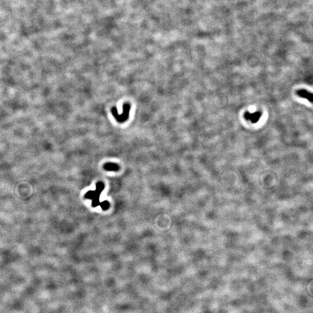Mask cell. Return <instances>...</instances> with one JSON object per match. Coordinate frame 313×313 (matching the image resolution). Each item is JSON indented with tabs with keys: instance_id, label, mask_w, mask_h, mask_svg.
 Returning <instances> with one entry per match:
<instances>
[{
	"instance_id": "1",
	"label": "cell",
	"mask_w": 313,
	"mask_h": 313,
	"mask_svg": "<svg viewBox=\"0 0 313 313\" xmlns=\"http://www.w3.org/2000/svg\"><path fill=\"white\" fill-rule=\"evenodd\" d=\"M131 106L129 104L125 103L123 106V112L121 114H119L116 107H113L111 110V113L116 120L119 123H124L129 118Z\"/></svg>"
},
{
	"instance_id": "2",
	"label": "cell",
	"mask_w": 313,
	"mask_h": 313,
	"mask_svg": "<svg viewBox=\"0 0 313 313\" xmlns=\"http://www.w3.org/2000/svg\"><path fill=\"white\" fill-rule=\"evenodd\" d=\"M104 169L108 171H117L120 169V167L114 163H106L104 165Z\"/></svg>"
},
{
	"instance_id": "3",
	"label": "cell",
	"mask_w": 313,
	"mask_h": 313,
	"mask_svg": "<svg viewBox=\"0 0 313 313\" xmlns=\"http://www.w3.org/2000/svg\"><path fill=\"white\" fill-rule=\"evenodd\" d=\"M104 184L103 183H102V182H99L96 184V190L97 191H98L99 193H101V192L104 189Z\"/></svg>"
},
{
	"instance_id": "4",
	"label": "cell",
	"mask_w": 313,
	"mask_h": 313,
	"mask_svg": "<svg viewBox=\"0 0 313 313\" xmlns=\"http://www.w3.org/2000/svg\"><path fill=\"white\" fill-rule=\"evenodd\" d=\"M99 205H100L101 208H102L103 209H104V210H106V209H107L109 208V207H110V204H109V203L107 201H103V202L100 203Z\"/></svg>"
},
{
	"instance_id": "5",
	"label": "cell",
	"mask_w": 313,
	"mask_h": 313,
	"mask_svg": "<svg viewBox=\"0 0 313 313\" xmlns=\"http://www.w3.org/2000/svg\"><path fill=\"white\" fill-rule=\"evenodd\" d=\"M300 96H302V97H304L305 98H308V97H309H309L311 98V99L312 98V96H309V95H312V93H310L309 92H307L306 90H302V92H300Z\"/></svg>"
}]
</instances>
